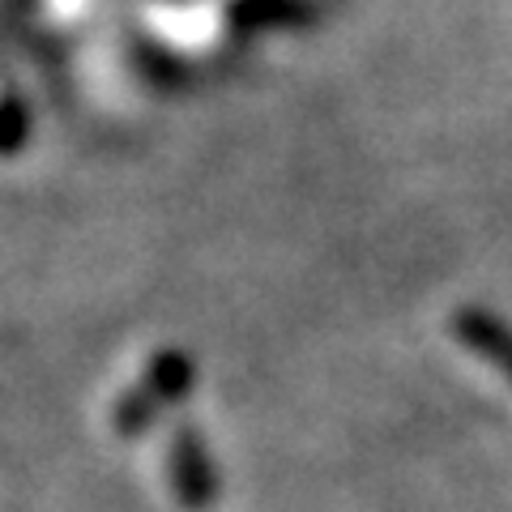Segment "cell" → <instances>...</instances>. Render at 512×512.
I'll list each match as a JSON object with an SVG mask.
<instances>
[{
	"label": "cell",
	"instance_id": "cell-1",
	"mask_svg": "<svg viewBox=\"0 0 512 512\" xmlns=\"http://www.w3.org/2000/svg\"><path fill=\"white\" fill-rule=\"evenodd\" d=\"M461 329H466V338H470L474 346H483L487 355L512 376V338H508L500 325H495V320H487V316H466V320H461Z\"/></svg>",
	"mask_w": 512,
	"mask_h": 512
}]
</instances>
